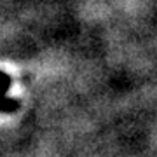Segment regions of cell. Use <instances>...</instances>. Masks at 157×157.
I'll list each match as a JSON object with an SVG mask.
<instances>
[{
    "mask_svg": "<svg viewBox=\"0 0 157 157\" xmlns=\"http://www.w3.org/2000/svg\"><path fill=\"white\" fill-rule=\"evenodd\" d=\"M19 103H17L14 98H9L6 94H0V112L2 113H11V112H16Z\"/></svg>",
    "mask_w": 157,
    "mask_h": 157,
    "instance_id": "obj_1",
    "label": "cell"
},
{
    "mask_svg": "<svg viewBox=\"0 0 157 157\" xmlns=\"http://www.w3.org/2000/svg\"><path fill=\"white\" fill-rule=\"evenodd\" d=\"M11 84H12V78L7 73L0 72V94H6L7 89L11 87Z\"/></svg>",
    "mask_w": 157,
    "mask_h": 157,
    "instance_id": "obj_2",
    "label": "cell"
}]
</instances>
